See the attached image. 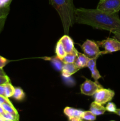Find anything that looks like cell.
I'll list each match as a JSON object with an SVG mask.
<instances>
[{
  "label": "cell",
  "mask_w": 120,
  "mask_h": 121,
  "mask_svg": "<svg viewBox=\"0 0 120 121\" xmlns=\"http://www.w3.org/2000/svg\"><path fill=\"white\" fill-rule=\"evenodd\" d=\"M75 22L88 25L96 29L111 33L120 32V19L118 13L109 14L98 9L75 8Z\"/></svg>",
  "instance_id": "obj_1"
},
{
  "label": "cell",
  "mask_w": 120,
  "mask_h": 121,
  "mask_svg": "<svg viewBox=\"0 0 120 121\" xmlns=\"http://www.w3.org/2000/svg\"><path fill=\"white\" fill-rule=\"evenodd\" d=\"M49 4L59 14L64 31L68 34L69 29L75 23V7L74 0H49Z\"/></svg>",
  "instance_id": "obj_2"
},
{
  "label": "cell",
  "mask_w": 120,
  "mask_h": 121,
  "mask_svg": "<svg viewBox=\"0 0 120 121\" xmlns=\"http://www.w3.org/2000/svg\"><path fill=\"white\" fill-rule=\"evenodd\" d=\"M81 47L84 54H85L89 59L98 58L100 55L105 54L104 51H100L98 44L92 40H87L81 45Z\"/></svg>",
  "instance_id": "obj_3"
},
{
  "label": "cell",
  "mask_w": 120,
  "mask_h": 121,
  "mask_svg": "<svg viewBox=\"0 0 120 121\" xmlns=\"http://www.w3.org/2000/svg\"><path fill=\"white\" fill-rule=\"evenodd\" d=\"M96 8L109 14L118 13L120 10V0H100Z\"/></svg>",
  "instance_id": "obj_4"
},
{
  "label": "cell",
  "mask_w": 120,
  "mask_h": 121,
  "mask_svg": "<svg viewBox=\"0 0 120 121\" xmlns=\"http://www.w3.org/2000/svg\"><path fill=\"white\" fill-rule=\"evenodd\" d=\"M115 96V92L110 89L101 88L94 95V101L101 105L111 102Z\"/></svg>",
  "instance_id": "obj_5"
},
{
  "label": "cell",
  "mask_w": 120,
  "mask_h": 121,
  "mask_svg": "<svg viewBox=\"0 0 120 121\" xmlns=\"http://www.w3.org/2000/svg\"><path fill=\"white\" fill-rule=\"evenodd\" d=\"M99 46L104 48L105 54L120 51V42L115 38H107L105 40L97 41Z\"/></svg>",
  "instance_id": "obj_6"
},
{
  "label": "cell",
  "mask_w": 120,
  "mask_h": 121,
  "mask_svg": "<svg viewBox=\"0 0 120 121\" xmlns=\"http://www.w3.org/2000/svg\"><path fill=\"white\" fill-rule=\"evenodd\" d=\"M103 88L98 81L92 82L88 79L81 85V92L87 96H93L99 89Z\"/></svg>",
  "instance_id": "obj_7"
},
{
  "label": "cell",
  "mask_w": 120,
  "mask_h": 121,
  "mask_svg": "<svg viewBox=\"0 0 120 121\" xmlns=\"http://www.w3.org/2000/svg\"><path fill=\"white\" fill-rule=\"evenodd\" d=\"M83 111L76 109L73 108L67 107L65 108L64 109V113L68 118V119L71 121H82V116L83 114Z\"/></svg>",
  "instance_id": "obj_8"
},
{
  "label": "cell",
  "mask_w": 120,
  "mask_h": 121,
  "mask_svg": "<svg viewBox=\"0 0 120 121\" xmlns=\"http://www.w3.org/2000/svg\"><path fill=\"white\" fill-rule=\"evenodd\" d=\"M81 69L75 65V63H64L62 69L61 70L62 76L65 78H69L72 74Z\"/></svg>",
  "instance_id": "obj_9"
},
{
  "label": "cell",
  "mask_w": 120,
  "mask_h": 121,
  "mask_svg": "<svg viewBox=\"0 0 120 121\" xmlns=\"http://www.w3.org/2000/svg\"><path fill=\"white\" fill-rule=\"evenodd\" d=\"M97 59L98 58L96 57L89 59L87 66L90 70L91 72L92 78L95 80V81H98L100 78H101V74L96 68V62Z\"/></svg>",
  "instance_id": "obj_10"
},
{
  "label": "cell",
  "mask_w": 120,
  "mask_h": 121,
  "mask_svg": "<svg viewBox=\"0 0 120 121\" xmlns=\"http://www.w3.org/2000/svg\"><path fill=\"white\" fill-rule=\"evenodd\" d=\"M59 41L61 43L67 53H70L75 48L74 41L72 39L69 35H68V34H65L64 35H63L59 40Z\"/></svg>",
  "instance_id": "obj_11"
},
{
  "label": "cell",
  "mask_w": 120,
  "mask_h": 121,
  "mask_svg": "<svg viewBox=\"0 0 120 121\" xmlns=\"http://www.w3.org/2000/svg\"><path fill=\"white\" fill-rule=\"evenodd\" d=\"M89 111L96 116H99L103 115L106 112V109L105 107L103 106V105H101L94 101L91 104Z\"/></svg>",
  "instance_id": "obj_12"
},
{
  "label": "cell",
  "mask_w": 120,
  "mask_h": 121,
  "mask_svg": "<svg viewBox=\"0 0 120 121\" xmlns=\"http://www.w3.org/2000/svg\"><path fill=\"white\" fill-rule=\"evenodd\" d=\"M89 60V58L87 57L85 54L78 52L77 57H76L74 63L77 67L81 69L83 68V67H87Z\"/></svg>",
  "instance_id": "obj_13"
},
{
  "label": "cell",
  "mask_w": 120,
  "mask_h": 121,
  "mask_svg": "<svg viewBox=\"0 0 120 121\" xmlns=\"http://www.w3.org/2000/svg\"><path fill=\"white\" fill-rule=\"evenodd\" d=\"M78 52L76 48H74L71 52L67 53L65 56L62 59L64 63H74L77 57Z\"/></svg>",
  "instance_id": "obj_14"
},
{
  "label": "cell",
  "mask_w": 120,
  "mask_h": 121,
  "mask_svg": "<svg viewBox=\"0 0 120 121\" xmlns=\"http://www.w3.org/2000/svg\"><path fill=\"white\" fill-rule=\"evenodd\" d=\"M48 60H49L51 61L52 66H54V67L56 70L61 72L62 67L64 65V63L62 61L61 59H60L58 56H55L53 57L48 58Z\"/></svg>",
  "instance_id": "obj_15"
},
{
  "label": "cell",
  "mask_w": 120,
  "mask_h": 121,
  "mask_svg": "<svg viewBox=\"0 0 120 121\" xmlns=\"http://www.w3.org/2000/svg\"><path fill=\"white\" fill-rule=\"evenodd\" d=\"M2 108L4 109L5 111L8 112V113H11L12 115L13 116L15 117L17 119V120H19V114L18 112L16 110V109L14 108L12 104H1Z\"/></svg>",
  "instance_id": "obj_16"
},
{
  "label": "cell",
  "mask_w": 120,
  "mask_h": 121,
  "mask_svg": "<svg viewBox=\"0 0 120 121\" xmlns=\"http://www.w3.org/2000/svg\"><path fill=\"white\" fill-rule=\"evenodd\" d=\"M55 53L56 54V56L58 57L61 60L67 54V53H66L64 48L63 46H62V44L60 41H58L57 43H56V47H55Z\"/></svg>",
  "instance_id": "obj_17"
},
{
  "label": "cell",
  "mask_w": 120,
  "mask_h": 121,
  "mask_svg": "<svg viewBox=\"0 0 120 121\" xmlns=\"http://www.w3.org/2000/svg\"><path fill=\"white\" fill-rule=\"evenodd\" d=\"M25 95L23 90L20 87H15L14 95L12 98L17 100H22L24 99Z\"/></svg>",
  "instance_id": "obj_18"
},
{
  "label": "cell",
  "mask_w": 120,
  "mask_h": 121,
  "mask_svg": "<svg viewBox=\"0 0 120 121\" xmlns=\"http://www.w3.org/2000/svg\"><path fill=\"white\" fill-rule=\"evenodd\" d=\"M15 91V87L11 85L10 82L5 84V97L11 98L12 97Z\"/></svg>",
  "instance_id": "obj_19"
},
{
  "label": "cell",
  "mask_w": 120,
  "mask_h": 121,
  "mask_svg": "<svg viewBox=\"0 0 120 121\" xmlns=\"http://www.w3.org/2000/svg\"><path fill=\"white\" fill-rule=\"evenodd\" d=\"M96 116L94 115V113H92L90 111H84L83 114L82 116V121H93L96 119Z\"/></svg>",
  "instance_id": "obj_20"
},
{
  "label": "cell",
  "mask_w": 120,
  "mask_h": 121,
  "mask_svg": "<svg viewBox=\"0 0 120 121\" xmlns=\"http://www.w3.org/2000/svg\"><path fill=\"white\" fill-rule=\"evenodd\" d=\"M2 115V117L4 118L5 121H18L17 119L15 118L14 116H13L11 114V113H8V112L5 111L1 115Z\"/></svg>",
  "instance_id": "obj_21"
},
{
  "label": "cell",
  "mask_w": 120,
  "mask_h": 121,
  "mask_svg": "<svg viewBox=\"0 0 120 121\" xmlns=\"http://www.w3.org/2000/svg\"><path fill=\"white\" fill-rule=\"evenodd\" d=\"M106 111H108V112H111V113H115V111L116 110V106L115 105V104H114L113 102H108L107 106H105Z\"/></svg>",
  "instance_id": "obj_22"
},
{
  "label": "cell",
  "mask_w": 120,
  "mask_h": 121,
  "mask_svg": "<svg viewBox=\"0 0 120 121\" xmlns=\"http://www.w3.org/2000/svg\"><path fill=\"white\" fill-rule=\"evenodd\" d=\"M9 12V7L0 8V18H6Z\"/></svg>",
  "instance_id": "obj_23"
},
{
  "label": "cell",
  "mask_w": 120,
  "mask_h": 121,
  "mask_svg": "<svg viewBox=\"0 0 120 121\" xmlns=\"http://www.w3.org/2000/svg\"><path fill=\"white\" fill-rule=\"evenodd\" d=\"M8 82H10V79L8 76L0 75V85H4Z\"/></svg>",
  "instance_id": "obj_24"
},
{
  "label": "cell",
  "mask_w": 120,
  "mask_h": 121,
  "mask_svg": "<svg viewBox=\"0 0 120 121\" xmlns=\"http://www.w3.org/2000/svg\"><path fill=\"white\" fill-rule=\"evenodd\" d=\"M8 61H9L7 59L0 56V68L3 69V67H5L8 63Z\"/></svg>",
  "instance_id": "obj_25"
},
{
  "label": "cell",
  "mask_w": 120,
  "mask_h": 121,
  "mask_svg": "<svg viewBox=\"0 0 120 121\" xmlns=\"http://www.w3.org/2000/svg\"><path fill=\"white\" fill-rule=\"evenodd\" d=\"M0 103L1 104H12L10 100L8 99V98L4 96L0 95Z\"/></svg>",
  "instance_id": "obj_26"
},
{
  "label": "cell",
  "mask_w": 120,
  "mask_h": 121,
  "mask_svg": "<svg viewBox=\"0 0 120 121\" xmlns=\"http://www.w3.org/2000/svg\"><path fill=\"white\" fill-rule=\"evenodd\" d=\"M0 95L5 96V84L0 85Z\"/></svg>",
  "instance_id": "obj_27"
},
{
  "label": "cell",
  "mask_w": 120,
  "mask_h": 121,
  "mask_svg": "<svg viewBox=\"0 0 120 121\" xmlns=\"http://www.w3.org/2000/svg\"><path fill=\"white\" fill-rule=\"evenodd\" d=\"M113 34H114V38L120 42V32H115L113 33Z\"/></svg>",
  "instance_id": "obj_28"
},
{
  "label": "cell",
  "mask_w": 120,
  "mask_h": 121,
  "mask_svg": "<svg viewBox=\"0 0 120 121\" xmlns=\"http://www.w3.org/2000/svg\"><path fill=\"white\" fill-rule=\"evenodd\" d=\"M4 112H5L4 109H3V108H2V105H1V104L0 103V115H1L2 113H3Z\"/></svg>",
  "instance_id": "obj_29"
},
{
  "label": "cell",
  "mask_w": 120,
  "mask_h": 121,
  "mask_svg": "<svg viewBox=\"0 0 120 121\" xmlns=\"http://www.w3.org/2000/svg\"><path fill=\"white\" fill-rule=\"evenodd\" d=\"M0 75H2V76L7 75V74H6V73H5L4 71L3 70V69H1V68H0Z\"/></svg>",
  "instance_id": "obj_30"
},
{
  "label": "cell",
  "mask_w": 120,
  "mask_h": 121,
  "mask_svg": "<svg viewBox=\"0 0 120 121\" xmlns=\"http://www.w3.org/2000/svg\"><path fill=\"white\" fill-rule=\"evenodd\" d=\"M114 113H115L117 115H118L119 117H120V109H116V111H115V112Z\"/></svg>",
  "instance_id": "obj_31"
},
{
  "label": "cell",
  "mask_w": 120,
  "mask_h": 121,
  "mask_svg": "<svg viewBox=\"0 0 120 121\" xmlns=\"http://www.w3.org/2000/svg\"><path fill=\"white\" fill-rule=\"evenodd\" d=\"M0 121H5L4 118L3 117H2V115H0Z\"/></svg>",
  "instance_id": "obj_32"
}]
</instances>
